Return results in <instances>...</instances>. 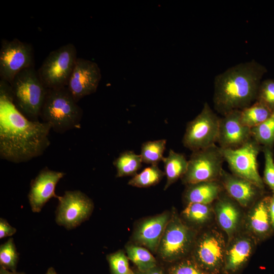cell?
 <instances>
[{"label":"cell","mask_w":274,"mask_h":274,"mask_svg":"<svg viewBox=\"0 0 274 274\" xmlns=\"http://www.w3.org/2000/svg\"><path fill=\"white\" fill-rule=\"evenodd\" d=\"M168 212H164L143 221L134 233V239L139 244L152 251L157 250L161 238L170 218Z\"/></svg>","instance_id":"19"},{"label":"cell","mask_w":274,"mask_h":274,"mask_svg":"<svg viewBox=\"0 0 274 274\" xmlns=\"http://www.w3.org/2000/svg\"><path fill=\"white\" fill-rule=\"evenodd\" d=\"M229 241L221 274H239L252 254L256 241L246 234L234 235Z\"/></svg>","instance_id":"16"},{"label":"cell","mask_w":274,"mask_h":274,"mask_svg":"<svg viewBox=\"0 0 274 274\" xmlns=\"http://www.w3.org/2000/svg\"><path fill=\"white\" fill-rule=\"evenodd\" d=\"M142 162L141 155L132 151L121 153L113 162L117 170L116 177L134 176L142 167Z\"/></svg>","instance_id":"24"},{"label":"cell","mask_w":274,"mask_h":274,"mask_svg":"<svg viewBox=\"0 0 274 274\" xmlns=\"http://www.w3.org/2000/svg\"><path fill=\"white\" fill-rule=\"evenodd\" d=\"M166 140L160 139L143 143L141 146V154L142 162L151 165H158L162 161L165 150Z\"/></svg>","instance_id":"27"},{"label":"cell","mask_w":274,"mask_h":274,"mask_svg":"<svg viewBox=\"0 0 274 274\" xmlns=\"http://www.w3.org/2000/svg\"><path fill=\"white\" fill-rule=\"evenodd\" d=\"M227 244L222 234L215 229L204 232L195 241L192 259L211 274H221Z\"/></svg>","instance_id":"10"},{"label":"cell","mask_w":274,"mask_h":274,"mask_svg":"<svg viewBox=\"0 0 274 274\" xmlns=\"http://www.w3.org/2000/svg\"><path fill=\"white\" fill-rule=\"evenodd\" d=\"M58 199L55 221L68 230L88 219L93 209L92 200L80 190L66 191Z\"/></svg>","instance_id":"12"},{"label":"cell","mask_w":274,"mask_h":274,"mask_svg":"<svg viewBox=\"0 0 274 274\" xmlns=\"http://www.w3.org/2000/svg\"><path fill=\"white\" fill-rule=\"evenodd\" d=\"M162 161L166 177V183L164 188L166 190L185 175L188 167V160L183 154L170 149L167 156L164 157Z\"/></svg>","instance_id":"22"},{"label":"cell","mask_w":274,"mask_h":274,"mask_svg":"<svg viewBox=\"0 0 274 274\" xmlns=\"http://www.w3.org/2000/svg\"><path fill=\"white\" fill-rule=\"evenodd\" d=\"M128 259L137 267L138 270L145 272L157 266V261L151 253L146 248L136 245L126 247Z\"/></svg>","instance_id":"26"},{"label":"cell","mask_w":274,"mask_h":274,"mask_svg":"<svg viewBox=\"0 0 274 274\" xmlns=\"http://www.w3.org/2000/svg\"><path fill=\"white\" fill-rule=\"evenodd\" d=\"M273 112L263 103L255 101L240 111L242 123L250 128L255 127L268 119Z\"/></svg>","instance_id":"23"},{"label":"cell","mask_w":274,"mask_h":274,"mask_svg":"<svg viewBox=\"0 0 274 274\" xmlns=\"http://www.w3.org/2000/svg\"><path fill=\"white\" fill-rule=\"evenodd\" d=\"M45 274H57L55 269L52 267H49Z\"/></svg>","instance_id":"39"},{"label":"cell","mask_w":274,"mask_h":274,"mask_svg":"<svg viewBox=\"0 0 274 274\" xmlns=\"http://www.w3.org/2000/svg\"><path fill=\"white\" fill-rule=\"evenodd\" d=\"M164 175V172L158 167V165H151L133 176L128 184L136 187H148L158 183Z\"/></svg>","instance_id":"28"},{"label":"cell","mask_w":274,"mask_h":274,"mask_svg":"<svg viewBox=\"0 0 274 274\" xmlns=\"http://www.w3.org/2000/svg\"><path fill=\"white\" fill-rule=\"evenodd\" d=\"M220 182L226 193L243 207L253 205L264 195V190L249 181L223 170Z\"/></svg>","instance_id":"17"},{"label":"cell","mask_w":274,"mask_h":274,"mask_svg":"<svg viewBox=\"0 0 274 274\" xmlns=\"http://www.w3.org/2000/svg\"><path fill=\"white\" fill-rule=\"evenodd\" d=\"M241 110L229 112L220 117L217 143L222 149H236L252 138L251 128L240 120Z\"/></svg>","instance_id":"15"},{"label":"cell","mask_w":274,"mask_h":274,"mask_svg":"<svg viewBox=\"0 0 274 274\" xmlns=\"http://www.w3.org/2000/svg\"><path fill=\"white\" fill-rule=\"evenodd\" d=\"M16 229L10 225L4 218L0 219V238L10 236L15 234Z\"/></svg>","instance_id":"35"},{"label":"cell","mask_w":274,"mask_h":274,"mask_svg":"<svg viewBox=\"0 0 274 274\" xmlns=\"http://www.w3.org/2000/svg\"><path fill=\"white\" fill-rule=\"evenodd\" d=\"M82 115L66 87L47 90L40 117L54 131L61 133L79 128Z\"/></svg>","instance_id":"3"},{"label":"cell","mask_w":274,"mask_h":274,"mask_svg":"<svg viewBox=\"0 0 274 274\" xmlns=\"http://www.w3.org/2000/svg\"><path fill=\"white\" fill-rule=\"evenodd\" d=\"M111 274H129L128 258L122 251H118L107 256Z\"/></svg>","instance_id":"32"},{"label":"cell","mask_w":274,"mask_h":274,"mask_svg":"<svg viewBox=\"0 0 274 274\" xmlns=\"http://www.w3.org/2000/svg\"><path fill=\"white\" fill-rule=\"evenodd\" d=\"M186 185L184 199L187 204H211L218 199L224 190L220 181L201 182Z\"/></svg>","instance_id":"21"},{"label":"cell","mask_w":274,"mask_h":274,"mask_svg":"<svg viewBox=\"0 0 274 274\" xmlns=\"http://www.w3.org/2000/svg\"><path fill=\"white\" fill-rule=\"evenodd\" d=\"M182 216L189 223L202 226L212 219L213 208L211 204L189 203L183 211Z\"/></svg>","instance_id":"25"},{"label":"cell","mask_w":274,"mask_h":274,"mask_svg":"<svg viewBox=\"0 0 274 274\" xmlns=\"http://www.w3.org/2000/svg\"><path fill=\"white\" fill-rule=\"evenodd\" d=\"M214 211L219 226L230 239L234 236L240 223L241 214L238 207L227 194L223 195L222 192L216 200Z\"/></svg>","instance_id":"20"},{"label":"cell","mask_w":274,"mask_h":274,"mask_svg":"<svg viewBox=\"0 0 274 274\" xmlns=\"http://www.w3.org/2000/svg\"><path fill=\"white\" fill-rule=\"evenodd\" d=\"M256 101H260L274 111V80L262 81Z\"/></svg>","instance_id":"34"},{"label":"cell","mask_w":274,"mask_h":274,"mask_svg":"<svg viewBox=\"0 0 274 274\" xmlns=\"http://www.w3.org/2000/svg\"><path fill=\"white\" fill-rule=\"evenodd\" d=\"M252 138L262 147L274 145V111L271 116L260 124L251 128Z\"/></svg>","instance_id":"29"},{"label":"cell","mask_w":274,"mask_h":274,"mask_svg":"<svg viewBox=\"0 0 274 274\" xmlns=\"http://www.w3.org/2000/svg\"><path fill=\"white\" fill-rule=\"evenodd\" d=\"M269 212L271 224L274 230V193H272V194L270 196L269 206Z\"/></svg>","instance_id":"36"},{"label":"cell","mask_w":274,"mask_h":274,"mask_svg":"<svg viewBox=\"0 0 274 274\" xmlns=\"http://www.w3.org/2000/svg\"><path fill=\"white\" fill-rule=\"evenodd\" d=\"M220 117L204 103L200 113L188 122L182 140L183 145L192 152L217 143Z\"/></svg>","instance_id":"9"},{"label":"cell","mask_w":274,"mask_h":274,"mask_svg":"<svg viewBox=\"0 0 274 274\" xmlns=\"http://www.w3.org/2000/svg\"><path fill=\"white\" fill-rule=\"evenodd\" d=\"M33 67V49L30 44L17 39L2 40L0 49L1 79L11 83L15 76Z\"/></svg>","instance_id":"11"},{"label":"cell","mask_w":274,"mask_h":274,"mask_svg":"<svg viewBox=\"0 0 274 274\" xmlns=\"http://www.w3.org/2000/svg\"><path fill=\"white\" fill-rule=\"evenodd\" d=\"M50 126L28 119L14 103L11 84L0 80V156L19 163L42 155L50 144Z\"/></svg>","instance_id":"1"},{"label":"cell","mask_w":274,"mask_h":274,"mask_svg":"<svg viewBox=\"0 0 274 274\" xmlns=\"http://www.w3.org/2000/svg\"><path fill=\"white\" fill-rule=\"evenodd\" d=\"M65 175L64 172L51 170L46 167L31 181L28 198L33 212H41L51 198H58L59 196L56 194L55 188Z\"/></svg>","instance_id":"14"},{"label":"cell","mask_w":274,"mask_h":274,"mask_svg":"<svg viewBox=\"0 0 274 274\" xmlns=\"http://www.w3.org/2000/svg\"><path fill=\"white\" fill-rule=\"evenodd\" d=\"M262 151L264 157V168L262 178L266 184L274 193V156L273 148L262 147Z\"/></svg>","instance_id":"33"},{"label":"cell","mask_w":274,"mask_h":274,"mask_svg":"<svg viewBox=\"0 0 274 274\" xmlns=\"http://www.w3.org/2000/svg\"><path fill=\"white\" fill-rule=\"evenodd\" d=\"M167 274H211L201 268L192 259L183 258L170 266Z\"/></svg>","instance_id":"31"},{"label":"cell","mask_w":274,"mask_h":274,"mask_svg":"<svg viewBox=\"0 0 274 274\" xmlns=\"http://www.w3.org/2000/svg\"><path fill=\"white\" fill-rule=\"evenodd\" d=\"M267 70L252 60L231 66L214 79V109L222 116L242 110L256 101L261 80Z\"/></svg>","instance_id":"2"},{"label":"cell","mask_w":274,"mask_h":274,"mask_svg":"<svg viewBox=\"0 0 274 274\" xmlns=\"http://www.w3.org/2000/svg\"><path fill=\"white\" fill-rule=\"evenodd\" d=\"M134 272L135 274H164L163 270L157 266L145 272H141L139 270Z\"/></svg>","instance_id":"37"},{"label":"cell","mask_w":274,"mask_h":274,"mask_svg":"<svg viewBox=\"0 0 274 274\" xmlns=\"http://www.w3.org/2000/svg\"><path fill=\"white\" fill-rule=\"evenodd\" d=\"M101 78L100 70L97 63L78 58L66 87L77 102L96 92Z\"/></svg>","instance_id":"13"},{"label":"cell","mask_w":274,"mask_h":274,"mask_svg":"<svg viewBox=\"0 0 274 274\" xmlns=\"http://www.w3.org/2000/svg\"><path fill=\"white\" fill-rule=\"evenodd\" d=\"M129 274H135V272H134L133 271H132V270L131 269V270H130V272L129 273Z\"/></svg>","instance_id":"40"},{"label":"cell","mask_w":274,"mask_h":274,"mask_svg":"<svg viewBox=\"0 0 274 274\" xmlns=\"http://www.w3.org/2000/svg\"><path fill=\"white\" fill-rule=\"evenodd\" d=\"M195 232L176 214L165 228L158 248L160 257L168 262L185 258L195 243Z\"/></svg>","instance_id":"6"},{"label":"cell","mask_w":274,"mask_h":274,"mask_svg":"<svg viewBox=\"0 0 274 274\" xmlns=\"http://www.w3.org/2000/svg\"><path fill=\"white\" fill-rule=\"evenodd\" d=\"M10 84L16 107L32 120H38L48 90L38 72L34 67L24 70L15 76Z\"/></svg>","instance_id":"4"},{"label":"cell","mask_w":274,"mask_h":274,"mask_svg":"<svg viewBox=\"0 0 274 274\" xmlns=\"http://www.w3.org/2000/svg\"><path fill=\"white\" fill-rule=\"evenodd\" d=\"M77 58L72 43L50 52L37 71L45 87L47 89L66 87Z\"/></svg>","instance_id":"5"},{"label":"cell","mask_w":274,"mask_h":274,"mask_svg":"<svg viewBox=\"0 0 274 274\" xmlns=\"http://www.w3.org/2000/svg\"><path fill=\"white\" fill-rule=\"evenodd\" d=\"M270 196L263 195L252 206L247 218V226L256 241H263L274 232L269 212Z\"/></svg>","instance_id":"18"},{"label":"cell","mask_w":274,"mask_h":274,"mask_svg":"<svg viewBox=\"0 0 274 274\" xmlns=\"http://www.w3.org/2000/svg\"><path fill=\"white\" fill-rule=\"evenodd\" d=\"M225 161L221 148L216 145L192 152L182 182L191 184L201 182L219 181Z\"/></svg>","instance_id":"7"},{"label":"cell","mask_w":274,"mask_h":274,"mask_svg":"<svg viewBox=\"0 0 274 274\" xmlns=\"http://www.w3.org/2000/svg\"><path fill=\"white\" fill-rule=\"evenodd\" d=\"M262 149V146L252 138L239 148H221V150L232 174L246 179L264 190L265 184L259 175L257 163V157Z\"/></svg>","instance_id":"8"},{"label":"cell","mask_w":274,"mask_h":274,"mask_svg":"<svg viewBox=\"0 0 274 274\" xmlns=\"http://www.w3.org/2000/svg\"><path fill=\"white\" fill-rule=\"evenodd\" d=\"M0 274H26L23 272H17V271H12L4 268L2 267L0 268Z\"/></svg>","instance_id":"38"},{"label":"cell","mask_w":274,"mask_h":274,"mask_svg":"<svg viewBox=\"0 0 274 274\" xmlns=\"http://www.w3.org/2000/svg\"><path fill=\"white\" fill-rule=\"evenodd\" d=\"M18 261L19 254L13 238H10L0 246L1 267L16 271Z\"/></svg>","instance_id":"30"}]
</instances>
